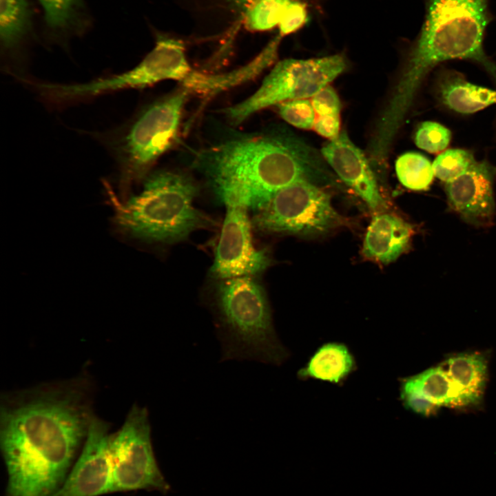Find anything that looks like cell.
Masks as SVG:
<instances>
[{
    "instance_id": "1",
    "label": "cell",
    "mask_w": 496,
    "mask_h": 496,
    "mask_svg": "<svg viewBox=\"0 0 496 496\" xmlns=\"http://www.w3.org/2000/svg\"><path fill=\"white\" fill-rule=\"evenodd\" d=\"M87 382L76 378L5 394L0 446L5 496H54L85 443L92 412Z\"/></svg>"
},
{
    "instance_id": "2",
    "label": "cell",
    "mask_w": 496,
    "mask_h": 496,
    "mask_svg": "<svg viewBox=\"0 0 496 496\" xmlns=\"http://www.w3.org/2000/svg\"><path fill=\"white\" fill-rule=\"evenodd\" d=\"M318 156L292 135L273 133L229 140L200 153L197 166L225 205L256 211L281 189L314 183L324 170Z\"/></svg>"
},
{
    "instance_id": "3",
    "label": "cell",
    "mask_w": 496,
    "mask_h": 496,
    "mask_svg": "<svg viewBox=\"0 0 496 496\" xmlns=\"http://www.w3.org/2000/svg\"><path fill=\"white\" fill-rule=\"evenodd\" d=\"M421 30L394 87L405 101L414 100L428 73L442 62L466 59L480 65L496 81V63L484 40L492 19L490 0H424Z\"/></svg>"
},
{
    "instance_id": "4",
    "label": "cell",
    "mask_w": 496,
    "mask_h": 496,
    "mask_svg": "<svg viewBox=\"0 0 496 496\" xmlns=\"http://www.w3.org/2000/svg\"><path fill=\"white\" fill-rule=\"evenodd\" d=\"M114 222L123 234L149 242L183 241L194 231L215 225L194 200L198 187L185 174L158 171L145 180L142 191L121 201L108 189Z\"/></svg>"
},
{
    "instance_id": "5",
    "label": "cell",
    "mask_w": 496,
    "mask_h": 496,
    "mask_svg": "<svg viewBox=\"0 0 496 496\" xmlns=\"http://www.w3.org/2000/svg\"><path fill=\"white\" fill-rule=\"evenodd\" d=\"M222 360L281 364L288 353L273 329L262 286L254 276L218 280L214 293Z\"/></svg>"
},
{
    "instance_id": "6",
    "label": "cell",
    "mask_w": 496,
    "mask_h": 496,
    "mask_svg": "<svg viewBox=\"0 0 496 496\" xmlns=\"http://www.w3.org/2000/svg\"><path fill=\"white\" fill-rule=\"evenodd\" d=\"M190 91L182 86L143 110L125 126L113 143L119 169L122 200L132 185L147 174L154 163L176 143Z\"/></svg>"
},
{
    "instance_id": "7",
    "label": "cell",
    "mask_w": 496,
    "mask_h": 496,
    "mask_svg": "<svg viewBox=\"0 0 496 496\" xmlns=\"http://www.w3.org/2000/svg\"><path fill=\"white\" fill-rule=\"evenodd\" d=\"M194 72L183 42L158 34L154 48L134 68L84 83H54L51 96L56 104H71L129 89L150 86L164 80L185 83Z\"/></svg>"
},
{
    "instance_id": "8",
    "label": "cell",
    "mask_w": 496,
    "mask_h": 496,
    "mask_svg": "<svg viewBox=\"0 0 496 496\" xmlns=\"http://www.w3.org/2000/svg\"><path fill=\"white\" fill-rule=\"evenodd\" d=\"M346 66V61L340 54L280 61L256 92L227 107L225 114L232 123L239 124L268 107L294 99H309L338 76Z\"/></svg>"
},
{
    "instance_id": "9",
    "label": "cell",
    "mask_w": 496,
    "mask_h": 496,
    "mask_svg": "<svg viewBox=\"0 0 496 496\" xmlns=\"http://www.w3.org/2000/svg\"><path fill=\"white\" fill-rule=\"evenodd\" d=\"M344 223L330 194L307 180L279 190L256 211L251 221L252 226L264 233L303 236L327 234Z\"/></svg>"
},
{
    "instance_id": "10",
    "label": "cell",
    "mask_w": 496,
    "mask_h": 496,
    "mask_svg": "<svg viewBox=\"0 0 496 496\" xmlns=\"http://www.w3.org/2000/svg\"><path fill=\"white\" fill-rule=\"evenodd\" d=\"M112 467L110 493L138 490H170L156 459L151 440L149 414L134 404L121 427L110 434Z\"/></svg>"
},
{
    "instance_id": "11",
    "label": "cell",
    "mask_w": 496,
    "mask_h": 496,
    "mask_svg": "<svg viewBox=\"0 0 496 496\" xmlns=\"http://www.w3.org/2000/svg\"><path fill=\"white\" fill-rule=\"evenodd\" d=\"M225 205L227 211L211 275L222 280L260 274L270 266L271 259L265 249H259L254 245L248 209L238 204Z\"/></svg>"
},
{
    "instance_id": "12",
    "label": "cell",
    "mask_w": 496,
    "mask_h": 496,
    "mask_svg": "<svg viewBox=\"0 0 496 496\" xmlns=\"http://www.w3.org/2000/svg\"><path fill=\"white\" fill-rule=\"evenodd\" d=\"M110 437L109 424L94 415L82 449L54 496H100L110 493Z\"/></svg>"
},
{
    "instance_id": "13",
    "label": "cell",
    "mask_w": 496,
    "mask_h": 496,
    "mask_svg": "<svg viewBox=\"0 0 496 496\" xmlns=\"http://www.w3.org/2000/svg\"><path fill=\"white\" fill-rule=\"evenodd\" d=\"M322 154L339 178L375 213L383 212L387 204L364 153L345 132L329 140Z\"/></svg>"
},
{
    "instance_id": "14",
    "label": "cell",
    "mask_w": 496,
    "mask_h": 496,
    "mask_svg": "<svg viewBox=\"0 0 496 496\" xmlns=\"http://www.w3.org/2000/svg\"><path fill=\"white\" fill-rule=\"evenodd\" d=\"M496 167L476 161L445 189L449 205L465 220L475 225H489L495 213L493 183Z\"/></svg>"
},
{
    "instance_id": "15",
    "label": "cell",
    "mask_w": 496,
    "mask_h": 496,
    "mask_svg": "<svg viewBox=\"0 0 496 496\" xmlns=\"http://www.w3.org/2000/svg\"><path fill=\"white\" fill-rule=\"evenodd\" d=\"M400 398L406 409L423 416L441 406H460L458 393L441 365L402 379Z\"/></svg>"
},
{
    "instance_id": "16",
    "label": "cell",
    "mask_w": 496,
    "mask_h": 496,
    "mask_svg": "<svg viewBox=\"0 0 496 496\" xmlns=\"http://www.w3.org/2000/svg\"><path fill=\"white\" fill-rule=\"evenodd\" d=\"M412 234L411 226L401 218L375 213L364 236L362 254L369 260L387 265L407 249Z\"/></svg>"
},
{
    "instance_id": "17",
    "label": "cell",
    "mask_w": 496,
    "mask_h": 496,
    "mask_svg": "<svg viewBox=\"0 0 496 496\" xmlns=\"http://www.w3.org/2000/svg\"><path fill=\"white\" fill-rule=\"evenodd\" d=\"M436 94L445 107L462 114H473L496 104L495 90L472 83L453 70L440 74Z\"/></svg>"
},
{
    "instance_id": "18",
    "label": "cell",
    "mask_w": 496,
    "mask_h": 496,
    "mask_svg": "<svg viewBox=\"0 0 496 496\" xmlns=\"http://www.w3.org/2000/svg\"><path fill=\"white\" fill-rule=\"evenodd\" d=\"M441 366L458 393L460 406L479 402L487 380V362L482 354H457L445 360Z\"/></svg>"
},
{
    "instance_id": "19",
    "label": "cell",
    "mask_w": 496,
    "mask_h": 496,
    "mask_svg": "<svg viewBox=\"0 0 496 496\" xmlns=\"http://www.w3.org/2000/svg\"><path fill=\"white\" fill-rule=\"evenodd\" d=\"M356 369L349 347L342 342H331L318 348L297 375L302 380L312 379L341 385Z\"/></svg>"
},
{
    "instance_id": "20",
    "label": "cell",
    "mask_w": 496,
    "mask_h": 496,
    "mask_svg": "<svg viewBox=\"0 0 496 496\" xmlns=\"http://www.w3.org/2000/svg\"><path fill=\"white\" fill-rule=\"evenodd\" d=\"M283 36L278 33L263 50L250 63L236 71L222 74H203L198 90L200 93L212 94L255 76L276 59L278 46Z\"/></svg>"
},
{
    "instance_id": "21",
    "label": "cell",
    "mask_w": 496,
    "mask_h": 496,
    "mask_svg": "<svg viewBox=\"0 0 496 496\" xmlns=\"http://www.w3.org/2000/svg\"><path fill=\"white\" fill-rule=\"evenodd\" d=\"M30 19L28 0H0V37L6 50L19 45L30 28Z\"/></svg>"
},
{
    "instance_id": "22",
    "label": "cell",
    "mask_w": 496,
    "mask_h": 496,
    "mask_svg": "<svg viewBox=\"0 0 496 496\" xmlns=\"http://www.w3.org/2000/svg\"><path fill=\"white\" fill-rule=\"evenodd\" d=\"M395 168L400 183L414 191L427 189L435 176L433 163L417 152H409L400 155Z\"/></svg>"
},
{
    "instance_id": "23",
    "label": "cell",
    "mask_w": 496,
    "mask_h": 496,
    "mask_svg": "<svg viewBox=\"0 0 496 496\" xmlns=\"http://www.w3.org/2000/svg\"><path fill=\"white\" fill-rule=\"evenodd\" d=\"M295 0H256L245 11L242 23L252 32L266 31L278 26ZM304 2V1H303Z\"/></svg>"
},
{
    "instance_id": "24",
    "label": "cell",
    "mask_w": 496,
    "mask_h": 496,
    "mask_svg": "<svg viewBox=\"0 0 496 496\" xmlns=\"http://www.w3.org/2000/svg\"><path fill=\"white\" fill-rule=\"evenodd\" d=\"M188 10L195 12H210L213 17H220L228 24L234 26L242 23V18L247 8L256 0H177ZM304 1V0H295Z\"/></svg>"
},
{
    "instance_id": "25",
    "label": "cell",
    "mask_w": 496,
    "mask_h": 496,
    "mask_svg": "<svg viewBox=\"0 0 496 496\" xmlns=\"http://www.w3.org/2000/svg\"><path fill=\"white\" fill-rule=\"evenodd\" d=\"M476 161L468 150L448 149L437 156L433 163L435 176L446 183L451 182L465 173Z\"/></svg>"
},
{
    "instance_id": "26",
    "label": "cell",
    "mask_w": 496,
    "mask_h": 496,
    "mask_svg": "<svg viewBox=\"0 0 496 496\" xmlns=\"http://www.w3.org/2000/svg\"><path fill=\"white\" fill-rule=\"evenodd\" d=\"M44 11L45 21L53 30H66L75 24L81 0H37Z\"/></svg>"
},
{
    "instance_id": "27",
    "label": "cell",
    "mask_w": 496,
    "mask_h": 496,
    "mask_svg": "<svg viewBox=\"0 0 496 496\" xmlns=\"http://www.w3.org/2000/svg\"><path fill=\"white\" fill-rule=\"evenodd\" d=\"M451 139V131L444 125L434 121L420 124L414 136L415 145L429 153L444 151Z\"/></svg>"
},
{
    "instance_id": "28",
    "label": "cell",
    "mask_w": 496,
    "mask_h": 496,
    "mask_svg": "<svg viewBox=\"0 0 496 496\" xmlns=\"http://www.w3.org/2000/svg\"><path fill=\"white\" fill-rule=\"evenodd\" d=\"M280 116L290 125L309 130L315 123V110L308 99H294L278 105Z\"/></svg>"
},
{
    "instance_id": "29",
    "label": "cell",
    "mask_w": 496,
    "mask_h": 496,
    "mask_svg": "<svg viewBox=\"0 0 496 496\" xmlns=\"http://www.w3.org/2000/svg\"><path fill=\"white\" fill-rule=\"evenodd\" d=\"M308 20L306 3L294 1L286 10L279 25L278 33L283 37L300 29Z\"/></svg>"
},
{
    "instance_id": "30",
    "label": "cell",
    "mask_w": 496,
    "mask_h": 496,
    "mask_svg": "<svg viewBox=\"0 0 496 496\" xmlns=\"http://www.w3.org/2000/svg\"><path fill=\"white\" fill-rule=\"evenodd\" d=\"M311 103L319 116L338 115L341 110L340 99L330 85H327L312 96Z\"/></svg>"
},
{
    "instance_id": "31",
    "label": "cell",
    "mask_w": 496,
    "mask_h": 496,
    "mask_svg": "<svg viewBox=\"0 0 496 496\" xmlns=\"http://www.w3.org/2000/svg\"><path fill=\"white\" fill-rule=\"evenodd\" d=\"M340 125L339 114L319 116L315 121L313 128L320 135L331 140L340 133Z\"/></svg>"
}]
</instances>
